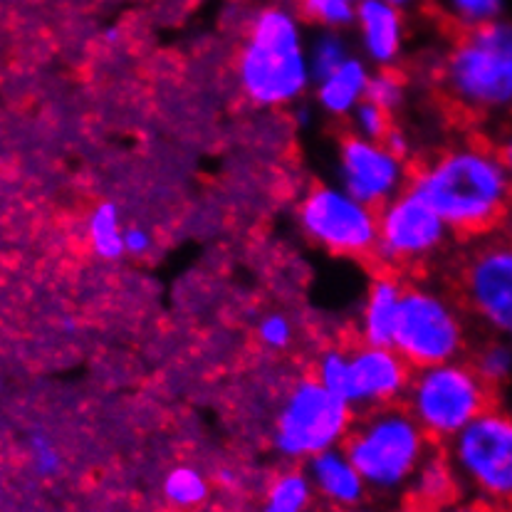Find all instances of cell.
<instances>
[{
  "mask_svg": "<svg viewBox=\"0 0 512 512\" xmlns=\"http://www.w3.org/2000/svg\"><path fill=\"white\" fill-rule=\"evenodd\" d=\"M161 493H164L166 503L176 510H193L203 505L211 495V480L196 466H174L164 475L161 483Z\"/></svg>",
  "mask_w": 512,
  "mask_h": 512,
  "instance_id": "cell-21",
  "label": "cell"
},
{
  "mask_svg": "<svg viewBox=\"0 0 512 512\" xmlns=\"http://www.w3.org/2000/svg\"><path fill=\"white\" fill-rule=\"evenodd\" d=\"M406 490L419 508L436 512L456 498L461 485H458L456 470H453L448 456L428 453V458L416 470Z\"/></svg>",
  "mask_w": 512,
  "mask_h": 512,
  "instance_id": "cell-18",
  "label": "cell"
},
{
  "mask_svg": "<svg viewBox=\"0 0 512 512\" xmlns=\"http://www.w3.org/2000/svg\"><path fill=\"white\" fill-rule=\"evenodd\" d=\"M312 503H315V488L307 478V470L292 466L270 478L260 512H310Z\"/></svg>",
  "mask_w": 512,
  "mask_h": 512,
  "instance_id": "cell-20",
  "label": "cell"
},
{
  "mask_svg": "<svg viewBox=\"0 0 512 512\" xmlns=\"http://www.w3.org/2000/svg\"><path fill=\"white\" fill-rule=\"evenodd\" d=\"M448 99L475 117L512 114V23L463 30L441 62Z\"/></svg>",
  "mask_w": 512,
  "mask_h": 512,
  "instance_id": "cell-3",
  "label": "cell"
},
{
  "mask_svg": "<svg viewBox=\"0 0 512 512\" xmlns=\"http://www.w3.org/2000/svg\"><path fill=\"white\" fill-rule=\"evenodd\" d=\"M461 292L468 312L495 337L512 342V238H485L463 260Z\"/></svg>",
  "mask_w": 512,
  "mask_h": 512,
  "instance_id": "cell-11",
  "label": "cell"
},
{
  "mask_svg": "<svg viewBox=\"0 0 512 512\" xmlns=\"http://www.w3.org/2000/svg\"><path fill=\"white\" fill-rule=\"evenodd\" d=\"M508 411L512 414V396H510V406H508Z\"/></svg>",
  "mask_w": 512,
  "mask_h": 512,
  "instance_id": "cell-36",
  "label": "cell"
},
{
  "mask_svg": "<svg viewBox=\"0 0 512 512\" xmlns=\"http://www.w3.org/2000/svg\"><path fill=\"white\" fill-rule=\"evenodd\" d=\"M406 94H409L406 80L394 70V67H391V70H374L372 72L367 99L369 102H374L376 107L386 109L391 117H394V114L406 104Z\"/></svg>",
  "mask_w": 512,
  "mask_h": 512,
  "instance_id": "cell-26",
  "label": "cell"
},
{
  "mask_svg": "<svg viewBox=\"0 0 512 512\" xmlns=\"http://www.w3.org/2000/svg\"><path fill=\"white\" fill-rule=\"evenodd\" d=\"M451 235L446 221L411 186L376 208L374 255L394 268L426 263L446 248Z\"/></svg>",
  "mask_w": 512,
  "mask_h": 512,
  "instance_id": "cell-10",
  "label": "cell"
},
{
  "mask_svg": "<svg viewBox=\"0 0 512 512\" xmlns=\"http://www.w3.org/2000/svg\"><path fill=\"white\" fill-rule=\"evenodd\" d=\"M431 438L404 406L362 411L344 441V451L374 493L409 488L416 470L431 453Z\"/></svg>",
  "mask_w": 512,
  "mask_h": 512,
  "instance_id": "cell-4",
  "label": "cell"
},
{
  "mask_svg": "<svg viewBox=\"0 0 512 512\" xmlns=\"http://www.w3.org/2000/svg\"><path fill=\"white\" fill-rule=\"evenodd\" d=\"M498 149H500V154H503L505 164H508V171H510V176H512V124H510L508 129H505L503 137H500Z\"/></svg>",
  "mask_w": 512,
  "mask_h": 512,
  "instance_id": "cell-34",
  "label": "cell"
},
{
  "mask_svg": "<svg viewBox=\"0 0 512 512\" xmlns=\"http://www.w3.org/2000/svg\"><path fill=\"white\" fill-rule=\"evenodd\" d=\"M372 72L374 67L359 52H354L349 60H344L332 72H327V75L317 77L312 82L315 107L322 114H327V117L344 119L347 122L354 109L367 99Z\"/></svg>",
  "mask_w": 512,
  "mask_h": 512,
  "instance_id": "cell-15",
  "label": "cell"
},
{
  "mask_svg": "<svg viewBox=\"0 0 512 512\" xmlns=\"http://www.w3.org/2000/svg\"><path fill=\"white\" fill-rule=\"evenodd\" d=\"M354 45L342 30H317L307 43V55H310L312 77H322L332 72L334 67L342 65L344 60L354 55Z\"/></svg>",
  "mask_w": 512,
  "mask_h": 512,
  "instance_id": "cell-23",
  "label": "cell"
},
{
  "mask_svg": "<svg viewBox=\"0 0 512 512\" xmlns=\"http://www.w3.org/2000/svg\"><path fill=\"white\" fill-rule=\"evenodd\" d=\"M458 485L495 508H512V414L490 406L446 443Z\"/></svg>",
  "mask_w": 512,
  "mask_h": 512,
  "instance_id": "cell-7",
  "label": "cell"
},
{
  "mask_svg": "<svg viewBox=\"0 0 512 512\" xmlns=\"http://www.w3.org/2000/svg\"><path fill=\"white\" fill-rule=\"evenodd\" d=\"M302 20L315 25L317 30H347L352 28L357 3L354 0H297Z\"/></svg>",
  "mask_w": 512,
  "mask_h": 512,
  "instance_id": "cell-24",
  "label": "cell"
},
{
  "mask_svg": "<svg viewBox=\"0 0 512 512\" xmlns=\"http://www.w3.org/2000/svg\"><path fill=\"white\" fill-rule=\"evenodd\" d=\"M414 367L391 344L359 342L349 347V372L342 399L354 411H374L404 401Z\"/></svg>",
  "mask_w": 512,
  "mask_h": 512,
  "instance_id": "cell-13",
  "label": "cell"
},
{
  "mask_svg": "<svg viewBox=\"0 0 512 512\" xmlns=\"http://www.w3.org/2000/svg\"><path fill=\"white\" fill-rule=\"evenodd\" d=\"M411 188L453 235H488L512 213V176L498 146L488 141L446 146L411 176Z\"/></svg>",
  "mask_w": 512,
  "mask_h": 512,
  "instance_id": "cell-1",
  "label": "cell"
},
{
  "mask_svg": "<svg viewBox=\"0 0 512 512\" xmlns=\"http://www.w3.org/2000/svg\"><path fill=\"white\" fill-rule=\"evenodd\" d=\"M302 235L337 258H367L376 250V208L359 201L342 186L307 188L295 208Z\"/></svg>",
  "mask_w": 512,
  "mask_h": 512,
  "instance_id": "cell-9",
  "label": "cell"
},
{
  "mask_svg": "<svg viewBox=\"0 0 512 512\" xmlns=\"http://www.w3.org/2000/svg\"><path fill=\"white\" fill-rule=\"evenodd\" d=\"M470 364H473L475 372L480 374V379H483L493 391L498 389V386L512 384V342L493 334L488 342H483L475 349Z\"/></svg>",
  "mask_w": 512,
  "mask_h": 512,
  "instance_id": "cell-22",
  "label": "cell"
},
{
  "mask_svg": "<svg viewBox=\"0 0 512 512\" xmlns=\"http://www.w3.org/2000/svg\"><path fill=\"white\" fill-rule=\"evenodd\" d=\"M33 463L38 468V473L43 475H55L62 468V456L50 438H33Z\"/></svg>",
  "mask_w": 512,
  "mask_h": 512,
  "instance_id": "cell-30",
  "label": "cell"
},
{
  "mask_svg": "<svg viewBox=\"0 0 512 512\" xmlns=\"http://www.w3.org/2000/svg\"><path fill=\"white\" fill-rule=\"evenodd\" d=\"M391 347L414 369L463 359L468 322L461 305L431 285H406Z\"/></svg>",
  "mask_w": 512,
  "mask_h": 512,
  "instance_id": "cell-8",
  "label": "cell"
},
{
  "mask_svg": "<svg viewBox=\"0 0 512 512\" xmlns=\"http://www.w3.org/2000/svg\"><path fill=\"white\" fill-rule=\"evenodd\" d=\"M347 122L352 124L354 134L367 139H384L386 134H389V129L394 127V117H391L386 109L369 102V99H364V102L354 109L352 117H349Z\"/></svg>",
  "mask_w": 512,
  "mask_h": 512,
  "instance_id": "cell-29",
  "label": "cell"
},
{
  "mask_svg": "<svg viewBox=\"0 0 512 512\" xmlns=\"http://www.w3.org/2000/svg\"><path fill=\"white\" fill-rule=\"evenodd\" d=\"M386 3L396 5V8H401V10H406V8H411V5H414L416 0H386Z\"/></svg>",
  "mask_w": 512,
  "mask_h": 512,
  "instance_id": "cell-35",
  "label": "cell"
},
{
  "mask_svg": "<svg viewBox=\"0 0 512 512\" xmlns=\"http://www.w3.org/2000/svg\"><path fill=\"white\" fill-rule=\"evenodd\" d=\"M404 287V282L394 278V275H379V278L369 282L357 317L359 342L391 344L396 320H399Z\"/></svg>",
  "mask_w": 512,
  "mask_h": 512,
  "instance_id": "cell-17",
  "label": "cell"
},
{
  "mask_svg": "<svg viewBox=\"0 0 512 512\" xmlns=\"http://www.w3.org/2000/svg\"><path fill=\"white\" fill-rule=\"evenodd\" d=\"M443 10L463 33L503 18L505 0H443Z\"/></svg>",
  "mask_w": 512,
  "mask_h": 512,
  "instance_id": "cell-25",
  "label": "cell"
},
{
  "mask_svg": "<svg viewBox=\"0 0 512 512\" xmlns=\"http://www.w3.org/2000/svg\"><path fill=\"white\" fill-rule=\"evenodd\" d=\"M357 52L374 70H391L406 47L404 10L386 0H359L354 13Z\"/></svg>",
  "mask_w": 512,
  "mask_h": 512,
  "instance_id": "cell-14",
  "label": "cell"
},
{
  "mask_svg": "<svg viewBox=\"0 0 512 512\" xmlns=\"http://www.w3.org/2000/svg\"><path fill=\"white\" fill-rule=\"evenodd\" d=\"M124 231H127V223H124V216L117 203L99 201L87 213L85 240L87 248L92 250V255L97 260L114 263V260L127 255L124 253Z\"/></svg>",
  "mask_w": 512,
  "mask_h": 512,
  "instance_id": "cell-19",
  "label": "cell"
},
{
  "mask_svg": "<svg viewBox=\"0 0 512 512\" xmlns=\"http://www.w3.org/2000/svg\"><path fill=\"white\" fill-rule=\"evenodd\" d=\"M305 20L287 5H265L248 20L235 57L240 92L258 109H290L312 92Z\"/></svg>",
  "mask_w": 512,
  "mask_h": 512,
  "instance_id": "cell-2",
  "label": "cell"
},
{
  "mask_svg": "<svg viewBox=\"0 0 512 512\" xmlns=\"http://www.w3.org/2000/svg\"><path fill=\"white\" fill-rule=\"evenodd\" d=\"M347 372H349V347H325L315 359V376L317 381L327 386L329 391H334L337 396L344 394V384H347Z\"/></svg>",
  "mask_w": 512,
  "mask_h": 512,
  "instance_id": "cell-27",
  "label": "cell"
},
{
  "mask_svg": "<svg viewBox=\"0 0 512 512\" xmlns=\"http://www.w3.org/2000/svg\"><path fill=\"white\" fill-rule=\"evenodd\" d=\"M357 421L352 404L329 391L315 376H302L282 396L270 443L287 463H307L347 441Z\"/></svg>",
  "mask_w": 512,
  "mask_h": 512,
  "instance_id": "cell-5",
  "label": "cell"
},
{
  "mask_svg": "<svg viewBox=\"0 0 512 512\" xmlns=\"http://www.w3.org/2000/svg\"><path fill=\"white\" fill-rule=\"evenodd\" d=\"M493 406V389L466 359L414 369L404 409L431 441L448 443Z\"/></svg>",
  "mask_w": 512,
  "mask_h": 512,
  "instance_id": "cell-6",
  "label": "cell"
},
{
  "mask_svg": "<svg viewBox=\"0 0 512 512\" xmlns=\"http://www.w3.org/2000/svg\"><path fill=\"white\" fill-rule=\"evenodd\" d=\"M255 337L268 352H287L295 342V322L285 312L270 310L255 325Z\"/></svg>",
  "mask_w": 512,
  "mask_h": 512,
  "instance_id": "cell-28",
  "label": "cell"
},
{
  "mask_svg": "<svg viewBox=\"0 0 512 512\" xmlns=\"http://www.w3.org/2000/svg\"><path fill=\"white\" fill-rule=\"evenodd\" d=\"M337 184L372 208H381L411 186L406 156H399L381 139L349 132L339 139L334 156Z\"/></svg>",
  "mask_w": 512,
  "mask_h": 512,
  "instance_id": "cell-12",
  "label": "cell"
},
{
  "mask_svg": "<svg viewBox=\"0 0 512 512\" xmlns=\"http://www.w3.org/2000/svg\"><path fill=\"white\" fill-rule=\"evenodd\" d=\"M154 248V235L141 223H127V231H124V253L129 258H146Z\"/></svg>",
  "mask_w": 512,
  "mask_h": 512,
  "instance_id": "cell-31",
  "label": "cell"
},
{
  "mask_svg": "<svg viewBox=\"0 0 512 512\" xmlns=\"http://www.w3.org/2000/svg\"><path fill=\"white\" fill-rule=\"evenodd\" d=\"M354 3H359V0H354Z\"/></svg>",
  "mask_w": 512,
  "mask_h": 512,
  "instance_id": "cell-37",
  "label": "cell"
},
{
  "mask_svg": "<svg viewBox=\"0 0 512 512\" xmlns=\"http://www.w3.org/2000/svg\"><path fill=\"white\" fill-rule=\"evenodd\" d=\"M436 512H505L503 508H495V505L485 503V500H478V498H453L451 503L443 505L441 510Z\"/></svg>",
  "mask_w": 512,
  "mask_h": 512,
  "instance_id": "cell-32",
  "label": "cell"
},
{
  "mask_svg": "<svg viewBox=\"0 0 512 512\" xmlns=\"http://www.w3.org/2000/svg\"><path fill=\"white\" fill-rule=\"evenodd\" d=\"M315 495L337 508H354L367 495V483L342 446L329 448L305 463Z\"/></svg>",
  "mask_w": 512,
  "mask_h": 512,
  "instance_id": "cell-16",
  "label": "cell"
},
{
  "mask_svg": "<svg viewBox=\"0 0 512 512\" xmlns=\"http://www.w3.org/2000/svg\"><path fill=\"white\" fill-rule=\"evenodd\" d=\"M381 141H386V146H389L391 151H396L399 156L409 154V137H406V132H401L399 127H391L389 134Z\"/></svg>",
  "mask_w": 512,
  "mask_h": 512,
  "instance_id": "cell-33",
  "label": "cell"
}]
</instances>
